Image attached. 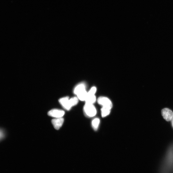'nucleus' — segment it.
Listing matches in <instances>:
<instances>
[{"label":"nucleus","instance_id":"obj_2","mask_svg":"<svg viewBox=\"0 0 173 173\" xmlns=\"http://www.w3.org/2000/svg\"><path fill=\"white\" fill-rule=\"evenodd\" d=\"M83 111L85 114L89 117H93L97 113V110L94 104L86 103L84 105Z\"/></svg>","mask_w":173,"mask_h":173},{"label":"nucleus","instance_id":"obj_14","mask_svg":"<svg viewBox=\"0 0 173 173\" xmlns=\"http://www.w3.org/2000/svg\"><path fill=\"white\" fill-rule=\"evenodd\" d=\"M3 136V133L1 131H0V140H1Z\"/></svg>","mask_w":173,"mask_h":173},{"label":"nucleus","instance_id":"obj_4","mask_svg":"<svg viewBox=\"0 0 173 173\" xmlns=\"http://www.w3.org/2000/svg\"><path fill=\"white\" fill-rule=\"evenodd\" d=\"M65 112L64 111L58 109H53L48 112L49 116L54 118L62 117L64 115Z\"/></svg>","mask_w":173,"mask_h":173},{"label":"nucleus","instance_id":"obj_3","mask_svg":"<svg viewBox=\"0 0 173 173\" xmlns=\"http://www.w3.org/2000/svg\"><path fill=\"white\" fill-rule=\"evenodd\" d=\"M98 103L102 107H106L112 109V104L111 100L106 97L101 96L98 98Z\"/></svg>","mask_w":173,"mask_h":173},{"label":"nucleus","instance_id":"obj_11","mask_svg":"<svg viewBox=\"0 0 173 173\" xmlns=\"http://www.w3.org/2000/svg\"><path fill=\"white\" fill-rule=\"evenodd\" d=\"M100 123V120L99 118H94L91 122L92 126L93 129L95 130H96L98 128Z\"/></svg>","mask_w":173,"mask_h":173},{"label":"nucleus","instance_id":"obj_1","mask_svg":"<svg viewBox=\"0 0 173 173\" xmlns=\"http://www.w3.org/2000/svg\"><path fill=\"white\" fill-rule=\"evenodd\" d=\"M159 173H173V156L168 157L161 164Z\"/></svg>","mask_w":173,"mask_h":173},{"label":"nucleus","instance_id":"obj_13","mask_svg":"<svg viewBox=\"0 0 173 173\" xmlns=\"http://www.w3.org/2000/svg\"><path fill=\"white\" fill-rule=\"evenodd\" d=\"M97 91V88L96 87H93L88 92V95H95Z\"/></svg>","mask_w":173,"mask_h":173},{"label":"nucleus","instance_id":"obj_8","mask_svg":"<svg viewBox=\"0 0 173 173\" xmlns=\"http://www.w3.org/2000/svg\"><path fill=\"white\" fill-rule=\"evenodd\" d=\"M85 90L86 89L85 84L82 83L78 85L75 88L74 90V93L77 95Z\"/></svg>","mask_w":173,"mask_h":173},{"label":"nucleus","instance_id":"obj_6","mask_svg":"<svg viewBox=\"0 0 173 173\" xmlns=\"http://www.w3.org/2000/svg\"><path fill=\"white\" fill-rule=\"evenodd\" d=\"M59 102L62 106L67 110H69L72 108L70 103V99L68 97H65L60 99Z\"/></svg>","mask_w":173,"mask_h":173},{"label":"nucleus","instance_id":"obj_10","mask_svg":"<svg viewBox=\"0 0 173 173\" xmlns=\"http://www.w3.org/2000/svg\"><path fill=\"white\" fill-rule=\"evenodd\" d=\"M111 108H106L102 107L101 109V114L102 117H105L110 114Z\"/></svg>","mask_w":173,"mask_h":173},{"label":"nucleus","instance_id":"obj_12","mask_svg":"<svg viewBox=\"0 0 173 173\" xmlns=\"http://www.w3.org/2000/svg\"><path fill=\"white\" fill-rule=\"evenodd\" d=\"M70 101L72 107L78 103L79 99L77 97H75L70 99Z\"/></svg>","mask_w":173,"mask_h":173},{"label":"nucleus","instance_id":"obj_5","mask_svg":"<svg viewBox=\"0 0 173 173\" xmlns=\"http://www.w3.org/2000/svg\"><path fill=\"white\" fill-rule=\"evenodd\" d=\"M162 115L164 119L167 121L172 120L173 118V112L172 110L167 108H164L162 110Z\"/></svg>","mask_w":173,"mask_h":173},{"label":"nucleus","instance_id":"obj_9","mask_svg":"<svg viewBox=\"0 0 173 173\" xmlns=\"http://www.w3.org/2000/svg\"><path fill=\"white\" fill-rule=\"evenodd\" d=\"M97 101V99L95 95H88L85 101V103L94 104Z\"/></svg>","mask_w":173,"mask_h":173},{"label":"nucleus","instance_id":"obj_15","mask_svg":"<svg viewBox=\"0 0 173 173\" xmlns=\"http://www.w3.org/2000/svg\"><path fill=\"white\" fill-rule=\"evenodd\" d=\"M171 121L172 122V125L173 127V118H172Z\"/></svg>","mask_w":173,"mask_h":173},{"label":"nucleus","instance_id":"obj_7","mask_svg":"<svg viewBox=\"0 0 173 173\" xmlns=\"http://www.w3.org/2000/svg\"><path fill=\"white\" fill-rule=\"evenodd\" d=\"M63 122H64V119L63 117L55 118L52 120V123L54 128L57 130H59L61 127Z\"/></svg>","mask_w":173,"mask_h":173}]
</instances>
